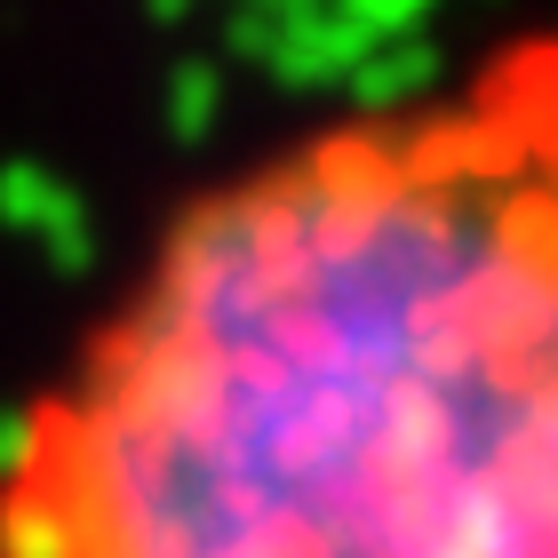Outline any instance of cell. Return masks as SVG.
<instances>
[{
	"instance_id": "obj_1",
	"label": "cell",
	"mask_w": 558,
	"mask_h": 558,
	"mask_svg": "<svg viewBox=\"0 0 558 558\" xmlns=\"http://www.w3.org/2000/svg\"><path fill=\"white\" fill-rule=\"evenodd\" d=\"M0 558H558V33L199 192L16 415Z\"/></svg>"
}]
</instances>
